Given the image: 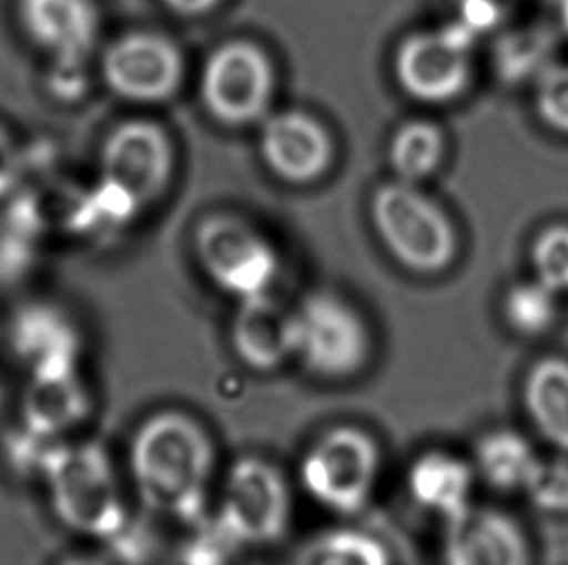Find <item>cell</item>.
Returning a JSON list of instances; mask_svg holds the SVG:
<instances>
[{"label": "cell", "instance_id": "cell-29", "mask_svg": "<svg viewBox=\"0 0 568 565\" xmlns=\"http://www.w3.org/2000/svg\"><path fill=\"white\" fill-rule=\"evenodd\" d=\"M171 12L185 18H196V16H206L215 8L222 4V0H162Z\"/></svg>", "mask_w": 568, "mask_h": 565}, {"label": "cell", "instance_id": "cell-18", "mask_svg": "<svg viewBox=\"0 0 568 565\" xmlns=\"http://www.w3.org/2000/svg\"><path fill=\"white\" fill-rule=\"evenodd\" d=\"M523 398L539 434L557 450L568 451V360H538L526 374Z\"/></svg>", "mask_w": 568, "mask_h": 565}, {"label": "cell", "instance_id": "cell-2", "mask_svg": "<svg viewBox=\"0 0 568 565\" xmlns=\"http://www.w3.org/2000/svg\"><path fill=\"white\" fill-rule=\"evenodd\" d=\"M45 473L54 513L70 531L115 546L134 525L113 461L101 443L57 448L47 458Z\"/></svg>", "mask_w": 568, "mask_h": 565}, {"label": "cell", "instance_id": "cell-27", "mask_svg": "<svg viewBox=\"0 0 568 565\" xmlns=\"http://www.w3.org/2000/svg\"><path fill=\"white\" fill-rule=\"evenodd\" d=\"M536 109L547 126L568 134V66H551L539 76Z\"/></svg>", "mask_w": 568, "mask_h": 565}, {"label": "cell", "instance_id": "cell-21", "mask_svg": "<svg viewBox=\"0 0 568 565\" xmlns=\"http://www.w3.org/2000/svg\"><path fill=\"white\" fill-rule=\"evenodd\" d=\"M446 138L440 126L415 119L399 124L388 144V163L394 176L404 183L419 184L437 173L445 160Z\"/></svg>", "mask_w": 568, "mask_h": 565}, {"label": "cell", "instance_id": "cell-25", "mask_svg": "<svg viewBox=\"0 0 568 565\" xmlns=\"http://www.w3.org/2000/svg\"><path fill=\"white\" fill-rule=\"evenodd\" d=\"M531 504L546 513L568 512L567 459H539L530 481L524 486Z\"/></svg>", "mask_w": 568, "mask_h": 565}, {"label": "cell", "instance_id": "cell-23", "mask_svg": "<svg viewBox=\"0 0 568 565\" xmlns=\"http://www.w3.org/2000/svg\"><path fill=\"white\" fill-rule=\"evenodd\" d=\"M555 314V292L539 281L516 285L505 298V318L520 336L546 333L554 323Z\"/></svg>", "mask_w": 568, "mask_h": 565}, {"label": "cell", "instance_id": "cell-28", "mask_svg": "<svg viewBox=\"0 0 568 565\" xmlns=\"http://www.w3.org/2000/svg\"><path fill=\"white\" fill-rule=\"evenodd\" d=\"M22 175V152L14 136L0 124V199L14 198Z\"/></svg>", "mask_w": 568, "mask_h": 565}, {"label": "cell", "instance_id": "cell-7", "mask_svg": "<svg viewBox=\"0 0 568 565\" xmlns=\"http://www.w3.org/2000/svg\"><path fill=\"white\" fill-rule=\"evenodd\" d=\"M194 254L207 281L237 302L272 292L280 274L274 245L237 215L202 219L194 230Z\"/></svg>", "mask_w": 568, "mask_h": 565}, {"label": "cell", "instance_id": "cell-11", "mask_svg": "<svg viewBox=\"0 0 568 565\" xmlns=\"http://www.w3.org/2000/svg\"><path fill=\"white\" fill-rule=\"evenodd\" d=\"M394 78L407 97L443 105L458 100L471 82L468 39L462 31H417L399 41Z\"/></svg>", "mask_w": 568, "mask_h": 565}, {"label": "cell", "instance_id": "cell-24", "mask_svg": "<svg viewBox=\"0 0 568 565\" xmlns=\"http://www.w3.org/2000/svg\"><path fill=\"white\" fill-rule=\"evenodd\" d=\"M531 266L536 281L549 290H568V225L544 230L531 246Z\"/></svg>", "mask_w": 568, "mask_h": 565}, {"label": "cell", "instance_id": "cell-30", "mask_svg": "<svg viewBox=\"0 0 568 565\" xmlns=\"http://www.w3.org/2000/svg\"><path fill=\"white\" fill-rule=\"evenodd\" d=\"M61 565H109L105 559L95 558V556H72L64 559Z\"/></svg>", "mask_w": 568, "mask_h": 565}, {"label": "cell", "instance_id": "cell-12", "mask_svg": "<svg viewBox=\"0 0 568 565\" xmlns=\"http://www.w3.org/2000/svg\"><path fill=\"white\" fill-rule=\"evenodd\" d=\"M258 150L270 173L295 186L316 183L334 161L328 129L316 116L293 109L262 121Z\"/></svg>", "mask_w": 568, "mask_h": 565}, {"label": "cell", "instance_id": "cell-3", "mask_svg": "<svg viewBox=\"0 0 568 565\" xmlns=\"http://www.w3.org/2000/svg\"><path fill=\"white\" fill-rule=\"evenodd\" d=\"M371 219L392 258L417 276H437L453 266L458 235L450 217L417 184L394 178L371 199Z\"/></svg>", "mask_w": 568, "mask_h": 565}, {"label": "cell", "instance_id": "cell-5", "mask_svg": "<svg viewBox=\"0 0 568 565\" xmlns=\"http://www.w3.org/2000/svg\"><path fill=\"white\" fill-rule=\"evenodd\" d=\"M292 515V489L274 463L256 455L231 463L212 523L237 551L280 543Z\"/></svg>", "mask_w": 568, "mask_h": 565}, {"label": "cell", "instance_id": "cell-20", "mask_svg": "<svg viewBox=\"0 0 568 565\" xmlns=\"http://www.w3.org/2000/svg\"><path fill=\"white\" fill-rule=\"evenodd\" d=\"M22 343L33 360V372L78 368L82 343L77 328L53 308H36L22 321Z\"/></svg>", "mask_w": 568, "mask_h": 565}, {"label": "cell", "instance_id": "cell-15", "mask_svg": "<svg viewBox=\"0 0 568 565\" xmlns=\"http://www.w3.org/2000/svg\"><path fill=\"white\" fill-rule=\"evenodd\" d=\"M18 20L33 45L54 62L84 64L100 35L93 0H18Z\"/></svg>", "mask_w": 568, "mask_h": 565}, {"label": "cell", "instance_id": "cell-13", "mask_svg": "<svg viewBox=\"0 0 568 565\" xmlns=\"http://www.w3.org/2000/svg\"><path fill=\"white\" fill-rule=\"evenodd\" d=\"M231 349L239 362L272 374L295 360V310L272 292L239 300L230 326Z\"/></svg>", "mask_w": 568, "mask_h": 565}, {"label": "cell", "instance_id": "cell-19", "mask_svg": "<svg viewBox=\"0 0 568 565\" xmlns=\"http://www.w3.org/2000/svg\"><path fill=\"white\" fill-rule=\"evenodd\" d=\"M538 461L530 442L515 430L487 432L474 451V471L485 484L500 492L524 490Z\"/></svg>", "mask_w": 568, "mask_h": 565}, {"label": "cell", "instance_id": "cell-6", "mask_svg": "<svg viewBox=\"0 0 568 565\" xmlns=\"http://www.w3.org/2000/svg\"><path fill=\"white\" fill-rule=\"evenodd\" d=\"M295 310V360L321 382L342 383L365 372L373 336L362 312L334 292H313Z\"/></svg>", "mask_w": 568, "mask_h": 565}, {"label": "cell", "instance_id": "cell-8", "mask_svg": "<svg viewBox=\"0 0 568 565\" xmlns=\"http://www.w3.org/2000/svg\"><path fill=\"white\" fill-rule=\"evenodd\" d=\"M276 90L268 53L246 39L215 47L200 74V100L217 123L231 129L262 123Z\"/></svg>", "mask_w": 568, "mask_h": 565}, {"label": "cell", "instance_id": "cell-31", "mask_svg": "<svg viewBox=\"0 0 568 565\" xmlns=\"http://www.w3.org/2000/svg\"><path fill=\"white\" fill-rule=\"evenodd\" d=\"M562 23H565V30L568 31V0H562Z\"/></svg>", "mask_w": 568, "mask_h": 565}, {"label": "cell", "instance_id": "cell-26", "mask_svg": "<svg viewBox=\"0 0 568 565\" xmlns=\"http://www.w3.org/2000/svg\"><path fill=\"white\" fill-rule=\"evenodd\" d=\"M237 551L207 520L196 527V535L186 541L170 565H230V556Z\"/></svg>", "mask_w": 568, "mask_h": 565}, {"label": "cell", "instance_id": "cell-10", "mask_svg": "<svg viewBox=\"0 0 568 565\" xmlns=\"http://www.w3.org/2000/svg\"><path fill=\"white\" fill-rule=\"evenodd\" d=\"M101 78L116 97L155 105L175 97L185 78V59L171 39L154 31H131L109 43Z\"/></svg>", "mask_w": 568, "mask_h": 565}, {"label": "cell", "instance_id": "cell-14", "mask_svg": "<svg viewBox=\"0 0 568 565\" xmlns=\"http://www.w3.org/2000/svg\"><path fill=\"white\" fill-rule=\"evenodd\" d=\"M445 525V565H530L526 535L507 513L471 505Z\"/></svg>", "mask_w": 568, "mask_h": 565}, {"label": "cell", "instance_id": "cell-22", "mask_svg": "<svg viewBox=\"0 0 568 565\" xmlns=\"http://www.w3.org/2000/svg\"><path fill=\"white\" fill-rule=\"evenodd\" d=\"M295 565H394L388 546L362 528H332L311 538Z\"/></svg>", "mask_w": 568, "mask_h": 565}, {"label": "cell", "instance_id": "cell-17", "mask_svg": "<svg viewBox=\"0 0 568 565\" xmlns=\"http://www.w3.org/2000/svg\"><path fill=\"white\" fill-rule=\"evenodd\" d=\"M26 411L31 427L41 435L64 434L80 427L92 413V398L80 370L33 372Z\"/></svg>", "mask_w": 568, "mask_h": 565}, {"label": "cell", "instance_id": "cell-4", "mask_svg": "<svg viewBox=\"0 0 568 565\" xmlns=\"http://www.w3.org/2000/svg\"><path fill=\"white\" fill-rule=\"evenodd\" d=\"M383 471L377 438L354 424L332 427L301 458V486L336 515H357L369 505Z\"/></svg>", "mask_w": 568, "mask_h": 565}, {"label": "cell", "instance_id": "cell-1", "mask_svg": "<svg viewBox=\"0 0 568 565\" xmlns=\"http://www.w3.org/2000/svg\"><path fill=\"white\" fill-rule=\"evenodd\" d=\"M129 471L148 512L192 528L206 523L215 443L196 417L179 409L146 417L131 438Z\"/></svg>", "mask_w": 568, "mask_h": 565}, {"label": "cell", "instance_id": "cell-9", "mask_svg": "<svg viewBox=\"0 0 568 565\" xmlns=\"http://www.w3.org/2000/svg\"><path fill=\"white\" fill-rule=\"evenodd\" d=\"M175 173V150L163 126L132 119L116 124L101 145V184L132 209L152 206Z\"/></svg>", "mask_w": 568, "mask_h": 565}, {"label": "cell", "instance_id": "cell-16", "mask_svg": "<svg viewBox=\"0 0 568 565\" xmlns=\"http://www.w3.org/2000/svg\"><path fill=\"white\" fill-rule=\"evenodd\" d=\"M476 471L464 459L443 450L422 453L407 469V492L423 512L453 521L471 507Z\"/></svg>", "mask_w": 568, "mask_h": 565}]
</instances>
